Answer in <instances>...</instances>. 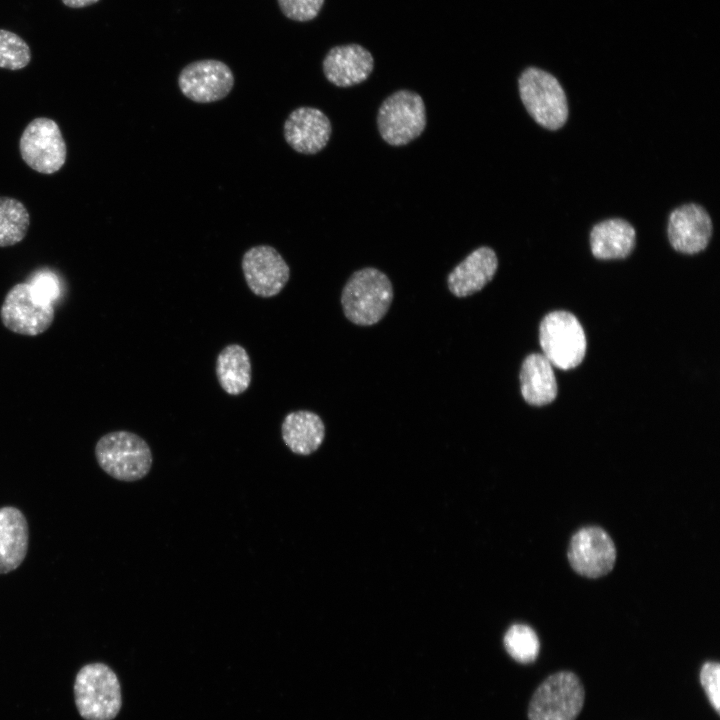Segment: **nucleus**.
<instances>
[{
  "mask_svg": "<svg viewBox=\"0 0 720 720\" xmlns=\"http://www.w3.org/2000/svg\"><path fill=\"white\" fill-rule=\"evenodd\" d=\"M393 286L379 269L365 267L355 271L341 292L345 317L358 326H372L388 312L393 301Z\"/></svg>",
  "mask_w": 720,
  "mask_h": 720,
  "instance_id": "obj_1",
  "label": "nucleus"
},
{
  "mask_svg": "<svg viewBox=\"0 0 720 720\" xmlns=\"http://www.w3.org/2000/svg\"><path fill=\"white\" fill-rule=\"evenodd\" d=\"M95 455L104 472L126 482L144 478L153 462L148 443L139 435L125 430L103 435L96 443Z\"/></svg>",
  "mask_w": 720,
  "mask_h": 720,
  "instance_id": "obj_2",
  "label": "nucleus"
},
{
  "mask_svg": "<svg viewBox=\"0 0 720 720\" xmlns=\"http://www.w3.org/2000/svg\"><path fill=\"white\" fill-rule=\"evenodd\" d=\"M74 697L77 710L85 720H112L121 709L119 680L104 663H90L78 671Z\"/></svg>",
  "mask_w": 720,
  "mask_h": 720,
  "instance_id": "obj_3",
  "label": "nucleus"
},
{
  "mask_svg": "<svg viewBox=\"0 0 720 720\" xmlns=\"http://www.w3.org/2000/svg\"><path fill=\"white\" fill-rule=\"evenodd\" d=\"M521 100L531 117L550 130L562 127L568 117L565 92L550 73L530 67L519 78Z\"/></svg>",
  "mask_w": 720,
  "mask_h": 720,
  "instance_id": "obj_4",
  "label": "nucleus"
},
{
  "mask_svg": "<svg viewBox=\"0 0 720 720\" xmlns=\"http://www.w3.org/2000/svg\"><path fill=\"white\" fill-rule=\"evenodd\" d=\"M585 690L571 671L548 676L535 690L528 707L529 720H575L581 712Z\"/></svg>",
  "mask_w": 720,
  "mask_h": 720,
  "instance_id": "obj_5",
  "label": "nucleus"
},
{
  "mask_svg": "<svg viewBox=\"0 0 720 720\" xmlns=\"http://www.w3.org/2000/svg\"><path fill=\"white\" fill-rule=\"evenodd\" d=\"M543 355L557 368L577 367L585 357L586 336L578 319L567 311L548 313L539 327Z\"/></svg>",
  "mask_w": 720,
  "mask_h": 720,
  "instance_id": "obj_6",
  "label": "nucleus"
},
{
  "mask_svg": "<svg viewBox=\"0 0 720 720\" xmlns=\"http://www.w3.org/2000/svg\"><path fill=\"white\" fill-rule=\"evenodd\" d=\"M377 126L382 139L388 144H408L425 129L426 110L423 99L410 90L394 92L379 107Z\"/></svg>",
  "mask_w": 720,
  "mask_h": 720,
  "instance_id": "obj_7",
  "label": "nucleus"
},
{
  "mask_svg": "<svg viewBox=\"0 0 720 720\" xmlns=\"http://www.w3.org/2000/svg\"><path fill=\"white\" fill-rule=\"evenodd\" d=\"M19 151L24 162L41 174H53L66 162L67 148L58 124L50 118L33 119L24 129Z\"/></svg>",
  "mask_w": 720,
  "mask_h": 720,
  "instance_id": "obj_8",
  "label": "nucleus"
},
{
  "mask_svg": "<svg viewBox=\"0 0 720 720\" xmlns=\"http://www.w3.org/2000/svg\"><path fill=\"white\" fill-rule=\"evenodd\" d=\"M54 316L53 304L38 297L27 282L14 285L0 309L1 321L8 330L27 336L45 332Z\"/></svg>",
  "mask_w": 720,
  "mask_h": 720,
  "instance_id": "obj_9",
  "label": "nucleus"
},
{
  "mask_svg": "<svg viewBox=\"0 0 720 720\" xmlns=\"http://www.w3.org/2000/svg\"><path fill=\"white\" fill-rule=\"evenodd\" d=\"M616 547L610 535L600 526L590 525L571 537L567 558L572 569L586 578L610 573L616 561Z\"/></svg>",
  "mask_w": 720,
  "mask_h": 720,
  "instance_id": "obj_10",
  "label": "nucleus"
},
{
  "mask_svg": "<svg viewBox=\"0 0 720 720\" xmlns=\"http://www.w3.org/2000/svg\"><path fill=\"white\" fill-rule=\"evenodd\" d=\"M178 86L182 94L191 101L212 103L225 98L231 92L234 75L230 67L220 60H197L181 70Z\"/></svg>",
  "mask_w": 720,
  "mask_h": 720,
  "instance_id": "obj_11",
  "label": "nucleus"
},
{
  "mask_svg": "<svg viewBox=\"0 0 720 720\" xmlns=\"http://www.w3.org/2000/svg\"><path fill=\"white\" fill-rule=\"evenodd\" d=\"M241 267L248 288L263 298L279 294L290 277L288 264L281 254L269 245L248 249L242 257Z\"/></svg>",
  "mask_w": 720,
  "mask_h": 720,
  "instance_id": "obj_12",
  "label": "nucleus"
},
{
  "mask_svg": "<svg viewBox=\"0 0 720 720\" xmlns=\"http://www.w3.org/2000/svg\"><path fill=\"white\" fill-rule=\"evenodd\" d=\"M284 138L296 152L312 155L327 145L332 126L329 118L319 109L302 106L294 109L284 122Z\"/></svg>",
  "mask_w": 720,
  "mask_h": 720,
  "instance_id": "obj_13",
  "label": "nucleus"
},
{
  "mask_svg": "<svg viewBox=\"0 0 720 720\" xmlns=\"http://www.w3.org/2000/svg\"><path fill=\"white\" fill-rule=\"evenodd\" d=\"M712 234L709 214L691 203L676 208L669 217L668 238L672 247L684 254H695L706 248Z\"/></svg>",
  "mask_w": 720,
  "mask_h": 720,
  "instance_id": "obj_14",
  "label": "nucleus"
},
{
  "mask_svg": "<svg viewBox=\"0 0 720 720\" xmlns=\"http://www.w3.org/2000/svg\"><path fill=\"white\" fill-rule=\"evenodd\" d=\"M323 73L338 87H350L365 81L374 67L372 54L358 44L333 47L323 60Z\"/></svg>",
  "mask_w": 720,
  "mask_h": 720,
  "instance_id": "obj_15",
  "label": "nucleus"
},
{
  "mask_svg": "<svg viewBox=\"0 0 720 720\" xmlns=\"http://www.w3.org/2000/svg\"><path fill=\"white\" fill-rule=\"evenodd\" d=\"M498 268L495 251L482 246L466 256L447 277L449 291L458 298L471 296L482 290L494 277Z\"/></svg>",
  "mask_w": 720,
  "mask_h": 720,
  "instance_id": "obj_16",
  "label": "nucleus"
},
{
  "mask_svg": "<svg viewBox=\"0 0 720 720\" xmlns=\"http://www.w3.org/2000/svg\"><path fill=\"white\" fill-rule=\"evenodd\" d=\"M29 527L24 514L16 507L0 508V574L18 568L26 557Z\"/></svg>",
  "mask_w": 720,
  "mask_h": 720,
  "instance_id": "obj_17",
  "label": "nucleus"
},
{
  "mask_svg": "<svg viewBox=\"0 0 720 720\" xmlns=\"http://www.w3.org/2000/svg\"><path fill=\"white\" fill-rule=\"evenodd\" d=\"M281 435L289 450L297 455H310L323 443L325 425L321 417L309 410L288 413L281 424Z\"/></svg>",
  "mask_w": 720,
  "mask_h": 720,
  "instance_id": "obj_18",
  "label": "nucleus"
},
{
  "mask_svg": "<svg viewBox=\"0 0 720 720\" xmlns=\"http://www.w3.org/2000/svg\"><path fill=\"white\" fill-rule=\"evenodd\" d=\"M520 383L522 397L530 405H547L557 396L553 366L543 354L532 353L524 359Z\"/></svg>",
  "mask_w": 720,
  "mask_h": 720,
  "instance_id": "obj_19",
  "label": "nucleus"
},
{
  "mask_svg": "<svg viewBox=\"0 0 720 720\" xmlns=\"http://www.w3.org/2000/svg\"><path fill=\"white\" fill-rule=\"evenodd\" d=\"M635 239V229L629 222L619 218L608 219L592 228L591 251L601 260L622 259L632 252Z\"/></svg>",
  "mask_w": 720,
  "mask_h": 720,
  "instance_id": "obj_20",
  "label": "nucleus"
},
{
  "mask_svg": "<svg viewBox=\"0 0 720 720\" xmlns=\"http://www.w3.org/2000/svg\"><path fill=\"white\" fill-rule=\"evenodd\" d=\"M215 371L221 388L229 395H240L250 386L251 361L246 349L240 344H229L220 351Z\"/></svg>",
  "mask_w": 720,
  "mask_h": 720,
  "instance_id": "obj_21",
  "label": "nucleus"
},
{
  "mask_svg": "<svg viewBox=\"0 0 720 720\" xmlns=\"http://www.w3.org/2000/svg\"><path fill=\"white\" fill-rule=\"evenodd\" d=\"M30 226V214L18 199L0 196V247L21 242Z\"/></svg>",
  "mask_w": 720,
  "mask_h": 720,
  "instance_id": "obj_22",
  "label": "nucleus"
},
{
  "mask_svg": "<svg viewBox=\"0 0 720 720\" xmlns=\"http://www.w3.org/2000/svg\"><path fill=\"white\" fill-rule=\"evenodd\" d=\"M507 653L517 662L528 664L536 660L540 642L536 632L528 625L514 624L504 636Z\"/></svg>",
  "mask_w": 720,
  "mask_h": 720,
  "instance_id": "obj_23",
  "label": "nucleus"
},
{
  "mask_svg": "<svg viewBox=\"0 0 720 720\" xmlns=\"http://www.w3.org/2000/svg\"><path fill=\"white\" fill-rule=\"evenodd\" d=\"M32 58L28 43L18 34L0 29V68L11 71L28 66Z\"/></svg>",
  "mask_w": 720,
  "mask_h": 720,
  "instance_id": "obj_24",
  "label": "nucleus"
},
{
  "mask_svg": "<svg viewBox=\"0 0 720 720\" xmlns=\"http://www.w3.org/2000/svg\"><path fill=\"white\" fill-rule=\"evenodd\" d=\"M281 12L297 22L310 21L319 14L324 0H277Z\"/></svg>",
  "mask_w": 720,
  "mask_h": 720,
  "instance_id": "obj_25",
  "label": "nucleus"
},
{
  "mask_svg": "<svg viewBox=\"0 0 720 720\" xmlns=\"http://www.w3.org/2000/svg\"><path fill=\"white\" fill-rule=\"evenodd\" d=\"M41 299L54 304L60 297L61 286L57 275L48 270L36 272L27 282Z\"/></svg>",
  "mask_w": 720,
  "mask_h": 720,
  "instance_id": "obj_26",
  "label": "nucleus"
},
{
  "mask_svg": "<svg viewBox=\"0 0 720 720\" xmlns=\"http://www.w3.org/2000/svg\"><path fill=\"white\" fill-rule=\"evenodd\" d=\"M700 683L717 713L720 711V664L715 661L705 662L700 670Z\"/></svg>",
  "mask_w": 720,
  "mask_h": 720,
  "instance_id": "obj_27",
  "label": "nucleus"
},
{
  "mask_svg": "<svg viewBox=\"0 0 720 720\" xmlns=\"http://www.w3.org/2000/svg\"><path fill=\"white\" fill-rule=\"evenodd\" d=\"M62 3L73 9L85 8L98 3L100 0H61Z\"/></svg>",
  "mask_w": 720,
  "mask_h": 720,
  "instance_id": "obj_28",
  "label": "nucleus"
}]
</instances>
